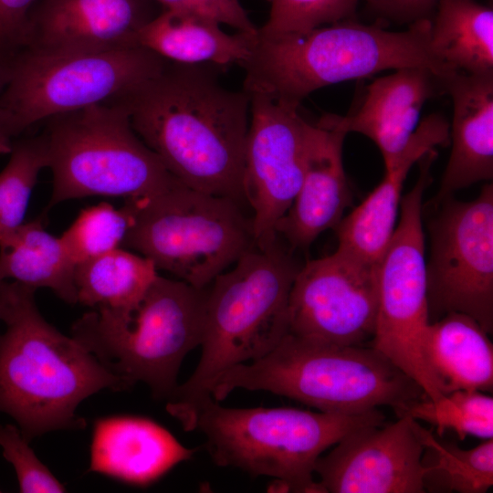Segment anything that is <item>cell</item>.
Returning a JSON list of instances; mask_svg holds the SVG:
<instances>
[{"instance_id": "obj_32", "label": "cell", "mask_w": 493, "mask_h": 493, "mask_svg": "<svg viewBox=\"0 0 493 493\" xmlns=\"http://www.w3.org/2000/svg\"><path fill=\"white\" fill-rule=\"evenodd\" d=\"M28 443L16 425L0 424L3 456L15 468L20 492H65V487L37 458Z\"/></svg>"}, {"instance_id": "obj_3", "label": "cell", "mask_w": 493, "mask_h": 493, "mask_svg": "<svg viewBox=\"0 0 493 493\" xmlns=\"http://www.w3.org/2000/svg\"><path fill=\"white\" fill-rule=\"evenodd\" d=\"M431 19L391 31L353 20L323 26L307 33H261L258 28L247 57L243 89L299 110L310 93L326 86L410 67L443 73L429 46Z\"/></svg>"}, {"instance_id": "obj_17", "label": "cell", "mask_w": 493, "mask_h": 493, "mask_svg": "<svg viewBox=\"0 0 493 493\" xmlns=\"http://www.w3.org/2000/svg\"><path fill=\"white\" fill-rule=\"evenodd\" d=\"M347 134L319 120L307 121L302 180L275 232L290 249L308 248L328 229H335L351 204L342 152Z\"/></svg>"}, {"instance_id": "obj_2", "label": "cell", "mask_w": 493, "mask_h": 493, "mask_svg": "<svg viewBox=\"0 0 493 493\" xmlns=\"http://www.w3.org/2000/svg\"><path fill=\"white\" fill-rule=\"evenodd\" d=\"M299 269L278 236L257 244L207 287L199 362L166 404L185 431L194 430L224 373L261 359L288 333V297Z\"/></svg>"}, {"instance_id": "obj_12", "label": "cell", "mask_w": 493, "mask_h": 493, "mask_svg": "<svg viewBox=\"0 0 493 493\" xmlns=\"http://www.w3.org/2000/svg\"><path fill=\"white\" fill-rule=\"evenodd\" d=\"M430 223L429 314H467L493 330V185L468 202L447 197Z\"/></svg>"}, {"instance_id": "obj_19", "label": "cell", "mask_w": 493, "mask_h": 493, "mask_svg": "<svg viewBox=\"0 0 493 493\" xmlns=\"http://www.w3.org/2000/svg\"><path fill=\"white\" fill-rule=\"evenodd\" d=\"M449 144V122L440 113L420 121L406 146L385 167L381 183L334 229L338 249L377 266L396 226L402 190L411 168L425 154Z\"/></svg>"}, {"instance_id": "obj_4", "label": "cell", "mask_w": 493, "mask_h": 493, "mask_svg": "<svg viewBox=\"0 0 493 493\" xmlns=\"http://www.w3.org/2000/svg\"><path fill=\"white\" fill-rule=\"evenodd\" d=\"M266 391L321 412L361 414L388 405L396 414L425 396L422 388L372 346L341 345L288 332L267 355L224 373L211 395Z\"/></svg>"}, {"instance_id": "obj_21", "label": "cell", "mask_w": 493, "mask_h": 493, "mask_svg": "<svg viewBox=\"0 0 493 493\" xmlns=\"http://www.w3.org/2000/svg\"><path fill=\"white\" fill-rule=\"evenodd\" d=\"M195 451L151 419L131 415L100 418L94 425L89 471L145 486L189 460Z\"/></svg>"}, {"instance_id": "obj_25", "label": "cell", "mask_w": 493, "mask_h": 493, "mask_svg": "<svg viewBox=\"0 0 493 493\" xmlns=\"http://www.w3.org/2000/svg\"><path fill=\"white\" fill-rule=\"evenodd\" d=\"M45 215L24 222L0 242V279L48 288L69 304L78 303L76 263L60 237L45 229Z\"/></svg>"}, {"instance_id": "obj_35", "label": "cell", "mask_w": 493, "mask_h": 493, "mask_svg": "<svg viewBox=\"0 0 493 493\" xmlns=\"http://www.w3.org/2000/svg\"><path fill=\"white\" fill-rule=\"evenodd\" d=\"M368 8L386 21L405 24L431 19L440 0H364Z\"/></svg>"}, {"instance_id": "obj_34", "label": "cell", "mask_w": 493, "mask_h": 493, "mask_svg": "<svg viewBox=\"0 0 493 493\" xmlns=\"http://www.w3.org/2000/svg\"><path fill=\"white\" fill-rule=\"evenodd\" d=\"M37 0H0V56L14 58L25 47L30 11Z\"/></svg>"}, {"instance_id": "obj_16", "label": "cell", "mask_w": 493, "mask_h": 493, "mask_svg": "<svg viewBox=\"0 0 493 493\" xmlns=\"http://www.w3.org/2000/svg\"><path fill=\"white\" fill-rule=\"evenodd\" d=\"M153 4L150 0H37L23 49L42 55H79L135 47L139 31L157 16Z\"/></svg>"}, {"instance_id": "obj_36", "label": "cell", "mask_w": 493, "mask_h": 493, "mask_svg": "<svg viewBox=\"0 0 493 493\" xmlns=\"http://www.w3.org/2000/svg\"><path fill=\"white\" fill-rule=\"evenodd\" d=\"M35 292L36 288L19 282L10 283L0 279V320L8 323L26 299Z\"/></svg>"}, {"instance_id": "obj_22", "label": "cell", "mask_w": 493, "mask_h": 493, "mask_svg": "<svg viewBox=\"0 0 493 493\" xmlns=\"http://www.w3.org/2000/svg\"><path fill=\"white\" fill-rule=\"evenodd\" d=\"M423 355L443 394L456 390L492 393L493 345L472 317L449 312L430 322Z\"/></svg>"}, {"instance_id": "obj_26", "label": "cell", "mask_w": 493, "mask_h": 493, "mask_svg": "<svg viewBox=\"0 0 493 493\" xmlns=\"http://www.w3.org/2000/svg\"><path fill=\"white\" fill-rule=\"evenodd\" d=\"M158 275L145 257L119 247L77 264L78 303L93 309H125L134 306Z\"/></svg>"}, {"instance_id": "obj_1", "label": "cell", "mask_w": 493, "mask_h": 493, "mask_svg": "<svg viewBox=\"0 0 493 493\" xmlns=\"http://www.w3.org/2000/svg\"><path fill=\"white\" fill-rule=\"evenodd\" d=\"M221 69L168 60L109 102L127 110L136 134L179 182L243 204L251 97L225 88Z\"/></svg>"}, {"instance_id": "obj_20", "label": "cell", "mask_w": 493, "mask_h": 493, "mask_svg": "<svg viewBox=\"0 0 493 493\" xmlns=\"http://www.w3.org/2000/svg\"><path fill=\"white\" fill-rule=\"evenodd\" d=\"M452 100L451 152L436 200L493 179V73L453 72L442 79Z\"/></svg>"}, {"instance_id": "obj_11", "label": "cell", "mask_w": 493, "mask_h": 493, "mask_svg": "<svg viewBox=\"0 0 493 493\" xmlns=\"http://www.w3.org/2000/svg\"><path fill=\"white\" fill-rule=\"evenodd\" d=\"M436 151L419 163V176L400 204V217L377 265L378 309L371 346L413 379L431 400L440 398L437 383L423 355L431 322L425 258L423 197Z\"/></svg>"}, {"instance_id": "obj_8", "label": "cell", "mask_w": 493, "mask_h": 493, "mask_svg": "<svg viewBox=\"0 0 493 493\" xmlns=\"http://www.w3.org/2000/svg\"><path fill=\"white\" fill-rule=\"evenodd\" d=\"M53 190L45 213L88 196L122 197L136 203L179 182L134 131L119 103L94 104L44 122Z\"/></svg>"}, {"instance_id": "obj_27", "label": "cell", "mask_w": 493, "mask_h": 493, "mask_svg": "<svg viewBox=\"0 0 493 493\" xmlns=\"http://www.w3.org/2000/svg\"><path fill=\"white\" fill-rule=\"evenodd\" d=\"M402 414L432 425L441 436L451 430L461 440L493 438V398L480 391L456 390L436 400L424 396L397 413Z\"/></svg>"}, {"instance_id": "obj_28", "label": "cell", "mask_w": 493, "mask_h": 493, "mask_svg": "<svg viewBox=\"0 0 493 493\" xmlns=\"http://www.w3.org/2000/svg\"><path fill=\"white\" fill-rule=\"evenodd\" d=\"M10 159L0 172V242L25 221L40 171L48 165L44 133L23 135L13 142Z\"/></svg>"}, {"instance_id": "obj_5", "label": "cell", "mask_w": 493, "mask_h": 493, "mask_svg": "<svg viewBox=\"0 0 493 493\" xmlns=\"http://www.w3.org/2000/svg\"><path fill=\"white\" fill-rule=\"evenodd\" d=\"M0 332V412L30 442L45 433L82 429L79 404L103 389L125 384L72 337L40 314L35 294Z\"/></svg>"}, {"instance_id": "obj_9", "label": "cell", "mask_w": 493, "mask_h": 493, "mask_svg": "<svg viewBox=\"0 0 493 493\" xmlns=\"http://www.w3.org/2000/svg\"><path fill=\"white\" fill-rule=\"evenodd\" d=\"M124 204L132 223L121 247L198 288H207L257 245L252 218L229 197L180 183L152 198Z\"/></svg>"}, {"instance_id": "obj_37", "label": "cell", "mask_w": 493, "mask_h": 493, "mask_svg": "<svg viewBox=\"0 0 493 493\" xmlns=\"http://www.w3.org/2000/svg\"><path fill=\"white\" fill-rule=\"evenodd\" d=\"M14 58L0 56V93L8 83L13 68Z\"/></svg>"}, {"instance_id": "obj_15", "label": "cell", "mask_w": 493, "mask_h": 493, "mask_svg": "<svg viewBox=\"0 0 493 493\" xmlns=\"http://www.w3.org/2000/svg\"><path fill=\"white\" fill-rule=\"evenodd\" d=\"M392 424L373 425L343 437L315 465L322 492L423 493L429 469L417 421L398 415Z\"/></svg>"}, {"instance_id": "obj_31", "label": "cell", "mask_w": 493, "mask_h": 493, "mask_svg": "<svg viewBox=\"0 0 493 493\" xmlns=\"http://www.w3.org/2000/svg\"><path fill=\"white\" fill-rule=\"evenodd\" d=\"M270 4L264 34H301L355 19L361 0H266Z\"/></svg>"}, {"instance_id": "obj_7", "label": "cell", "mask_w": 493, "mask_h": 493, "mask_svg": "<svg viewBox=\"0 0 493 493\" xmlns=\"http://www.w3.org/2000/svg\"><path fill=\"white\" fill-rule=\"evenodd\" d=\"M209 398L194 430L219 467L275 479L281 491L323 493L314 480L319 457L349 434L381 425L374 409L361 414L312 412L293 407H226Z\"/></svg>"}, {"instance_id": "obj_18", "label": "cell", "mask_w": 493, "mask_h": 493, "mask_svg": "<svg viewBox=\"0 0 493 493\" xmlns=\"http://www.w3.org/2000/svg\"><path fill=\"white\" fill-rule=\"evenodd\" d=\"M444 91L442 79L430 68L410 67L375 79L351 113H327L321 120L348 134L360 133L375 143L388 165L406 146L427 100Z\"/></svg>"}, {"instance_id": "obj_23", "label": "cell", "mask_w": 493, "mask_h": 493, "mask_svg": "<svg viewBox=\"0 0 493 493\" xmlns=\"http://www.w3.org/2000/svg\"><path fill=\"white\" fill-rule=\"evenodd\" d=\"M256 33L229 35L209 17L164 9L139 31L135 42L172 62L208 63L225 68L247 57Z\"/></svg>"}, {"instance_id": "obj_30", "label": "cell", "mask_w": 493, "mask_h": 493, "mask_svg": "<svg viewBox=\"0 0 493 493\" xmlns=\"http://www.w3.org/2000/svg\"><path fill=\"white\" fill-rule=\"evenodd\" d=\"M132 223V213L101 202L83 209L60 236L68 255L77 264L121 247Z\"/></svg>"}, {"instance_id": "obj_24", "label": "cell", "mask_w": 493, "mask_h": 493, "mask_svg": "<svg viewBox=\"0 0 493 493\" xmlns=\"http://www.w3.org/2000/svg\"><path fill=\"white\" fill-rule=\"evenodd\" d=\"M429 46L443 78L453 72L493 73V9L476 0H440Z\"/></svg>"}, {"instance_id": "obj_14", "label": "cell", "mask_w": 493, "mask_h": 493, "mask_svg": "<svg viewBox=\"0 0 493 493\" xmlns=\"http://www.w3.org/2000/svg\"><path fill=\"white\" fill-rule=\"evenodd\" d=\"M250 97L243 187L261 245L278 236L275 227L299 189L307 121L297 109L262 95Z\"/></svg>"}, {"instance_id": "obj_6", "label": "cell", "mask_w": 493, "mask_h": 493, "mask_svg": "<svg viewBox=\"0 0 493 493\" xmlns=\"http://www.w3.org/2000/svg\"><path fill=\"white\" fill-rule=\"evenodd\" d=\"M207 288L157 275L142 299L125 309L85 313L71 337L128 388L145 383L168 401L185 356L201 345Z\"/></svg>"}, {"instance_id": "obj_10", "label": "cell", "mask_w": 493, "mask_h": 493, "mask_svg": "<svg viewBox=\"0 0 493 493\" xmlns=\"http://www.w3.org/2000/svg\"><path fill=\"white\" fill-rule=\"evenodd\" d=\"M167 59L135 46L79 55L21 50L0 93V154L53 116L109 102L159 73Z\"/></svg>"}, {"instance_id": "obj_29", "label": "cell", "mask_w": 493, "mask_h": 493, "mask_svg": "<svg viewBox=\"0 0 493 493\" xmlns=\"http://www.w3.org/2000/svg\"><path fill=\"white\" fill-rule=\"evenodd\" d=\"M416 428L425 446L426 475H441L446 488L457 493H485L493 486V438L476 447L462 449L442 443L417 421ZM426 477V476H425Z\"/></svg>"}, {"instance_id": "obj_33", "label": "cell", "mask_w": 493, "mask_h": 493, "mask_svg": "<svg viewBox=\"0 0 493 493\" xmlns=\"http://www.w3.org/2000/svg\"><path fill=\"white\" fill-rule=\"evenodd\" d=\"M164 9L182 10L209 17L239 32L254 34L256 26L239 0H150Z\"/></svg>"}, {"instance_id": "obj_13", "label": "cell", "mask_w": 493, "mask_h": 493, "mask_svg": "<svg viewBox=\"0 0 493 493\" xmlns=\"http://www.w3.org/2000/svg\"><path fill=\"white\" fill-rule=\"evenodd\" d=\"M377 309V266L337 248L297 272L288 302V332L341 345L371 346Z\"/></svg>"}]
</instances>
